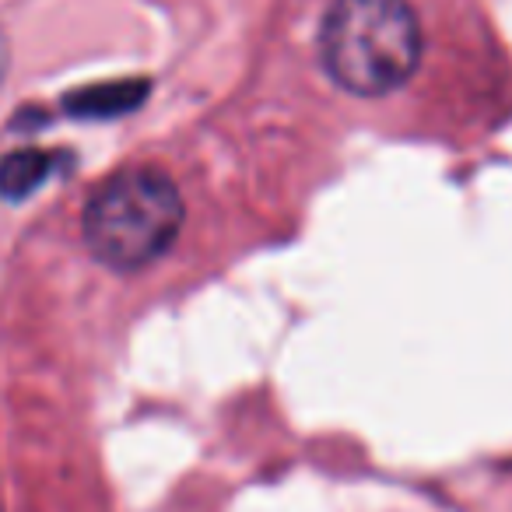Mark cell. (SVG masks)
Returning <instances> with one entry per match:
<instances>
[{
  "mask_svg": "<svg viewBox=\"0 0 512 512\" xmlns=\"http://www.w3.org/2000/svg\"><path fill=\"white\" fill-rule=\"evenodd\" d=\"M183 218V193L165 172L151 165L123 169L88 200L85 242L106 267L130 274L165 256Z\"/></svg>",
  "mask_w": 512,
  "mask_h": 512,
  "instance_id": "2",
  "label": "cell"
},
{
  "mask_svg": "<svg viewBox=\"0 0 512 512\" xmlns=\"http://www.w3.org/2000/svg\"><path fill=\"white\" fill-rule=\"evenodd\" d=\"M53 172V158L46 151H15L0 162V190L8 197H25L46 183Z\"/></svg>",
  "mask_w": 512,
  "mask_h": 512,
  "instance_id": "4",
  "label": "cell"
},
{
  "mask_svg": "<svg viewBox=\"0 0 512 512\" xmlns=\"http://www.w3.org/2000/svg\"><path fill=\"white\" fill-rule=\"evenodd\" d=\"M421 50V22L407 0H334L323 15V71L362 99L404 88L418 71Z\"/></svg>",
  "mask_w": 512,
  "mask_h": 512,
  "instance_id": "1",
  "label": "cell"
},
{
  "mask_svg": "<svg viewBox=\"0 0 512 512\" xmlns=\"http://www.w3.org/2000/svg\"><path fill=\"white\" fill-rule=\"evenodd\" d=\"M148 85L144 81H116V85H99L85 88V92H74L67 99V109L78 116H120L130 113L137 102L144 99Z\"/></svg>",
  "mask_w": 512,
  "mask_h": 512,
  "instance_id": "3",
  "label": "cell"
},
{
  "mask_svg": "<svg viewBox=\"0 0 512 512\" xmlns=\"http://www.w3.org/2000/svg\"><path fill=\"white\" fill-rule=\"evenodd\" d=\"M0 71H4V39H0Z\"/></svg>",
  "mask_w": 512,
  "mask_h": 512,
  "instance_id": "5",
  "label": "cell"
}]
</instances>
